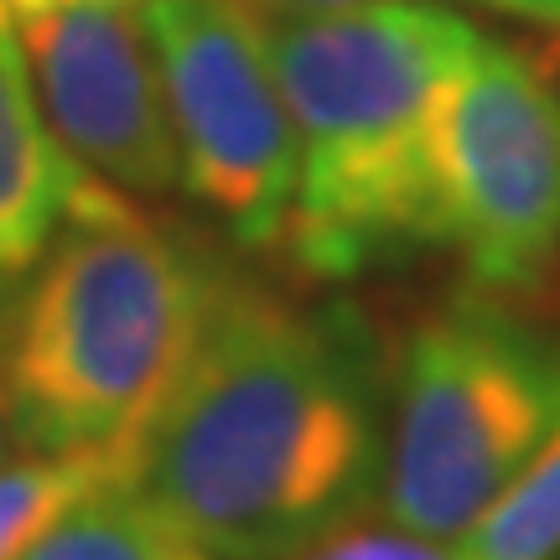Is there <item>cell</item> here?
I'll return each instance as SVG.
<instances>
[{"label":"cell","mask_w":560,"mask_h":560,"mask_svg":"<svg viewBox=\"0 0 560 560\" xmlns=\"http://www.w3.org/2000/svg\"><path fill=\"white\" fill-rule=\"evenodd\" d=\"M389 363L353 301L223 270L140 446V488L213 560H291L374 514Z\"/></svg>","instance_id":"cell-1"},{"label":"cell","mask_w":560,"mask_h":560,"mask_svg":"<svg viewBox=\"0 0 560 560\" xmlns=\"http://www.w3.org/2000/svg\"><path fill=\"white\" fill-rule=\"evenodd\" d=\"M255 16L296 136L280 255L322 285L436 244L431 115L478 26L425 0Z\"/></svg>","instance_id":"cell-2"},{"label":"cell","mask_w":560,"mask_h":560,"mask_svg":"<svg viewBox=\"0 0 560 560\" xmlns=\"http://www.w3.org/2000/svg\"><path fill=\"white\" fill-rule=\"evenodd\" d=\"M229 265L104 192L62 223L0 322L26 452H136L172 400Z\"/></svg>","instance_id":"cell-3"},{"label":"cell","mask_w":560,"mask_h":560,"mask_svg":"<svg viewBox=\"0 0 560 560\" xmlns=\"http://www.w3.org/2000/svg\"><path fill=\"white\" fill-rule=\"evenodd\" d=\"M560 431V317L545 296L467 285L410 327L389 369L374 514L462 540Z\"/></svg>","instance_id":"cell-4"},{"label":"cell","mask_w":560,"mask_h":560,"mask_svg":"<svg viewBox=\"0 0 560 560\" xmlns=\"http://www.w3.org/2000/svg\"><path fill=\"white\" fill-rule=\"evenodd\" d=\"M436 244L467 285L550 296L560 276V89L535 52L472 37L431 115Z\"/></svg>","instance_id":"cell-5"},{"label":"cell","mask_w":560,"mask_h":560,"mask_svg":"<svg viewBox=\"0 0 560 560\" xmlns=\"http://www.w3.org/2000/svg\"><path fill=\"white\" fill-rule=\"evenodd\" d=\"M156 47L177 187L240 249H280L296 136L249 0H140Z\"/></svg>","instance_id":"cell-6"},{"label":"cell","mask_w":560,"mask_h":560,"mask_svg":"<svg viewBox=\"0 0 560 560\" xmlns=\"http://www.w3.org/2000/svg\"><path fill=\"white\" fill-rule=\"evenodd\" d=\"M0 21L42 120L83 172L125 198L177 192V140L140 5L58 0L0 11Z\"/></svg>","instance_id":"cell-7"},{"label":"cell","mask_w":560,"mask_h":560,"mask_svg":"<svg viewBox=\"0 0 560 560\" xmlns=\"http://www.w3.org/2000/svg\"><path fill=\"white\" fill-rule=\"evenodd\" d=\"M109 182L83 172L47 130L21 52L0 21V291L16 285L89 202H100Z\"/></svg>","instance_id":"cell-8"},{"label":"cell","mask_w":560,"mask_h":560,"mask_svg":"<svg viewBox=\"0 0 560 560\" xmlns=\"http://www.w3.org/2000/svg\"><path fill=\"white\" fill-rule=\"evenodd\" d=\"M21 560H213L140 478L100 488L73 503Z\"/></svg>","instance_id":"cell-9"},{"label":"cell","mask_w":560,"mask_h":560,"mask_svg":"<svg viewBox=\"0 0 560 560\" xmlns=\"http://www.w3.org/2000/svg\"><path fill=\"white\" fill-rule=\"evenodd\" d=\"M125 478H140L136 452H32L0 462V560H21L73 503Z\"/></svg>","instance_id":"cell-10"},{"label":"cell","mask_w":560,"mask_h":560,"mask_svg":"<svg viewBox=\"0 0 560 560\" xmlns=\"http://www.w3.org/2000/svg\"><path fill=\"white\" fill-rule=\"evenodd\" d=\"M462 560H560V431L457 540Z\"/></svg>","instance_id":"cell-11"},{"label":"cell","mask_w":560,"mask_h":560,"mask_svg":"<svg viewBox=\"0 0 560 560\" xmlns=\"http://www.w3.org/2000/svg\"><path fill=\"white\" fill-rule=\"evenodd\" d=\"M291 560H462L457 540H425V535H410V529H395V524H348L342 535L312 545Z\"/></svg>","instance_id":"cell-12"},{"label":"cell","mask_w":560,"mask_h":560,"mask_svg":"<svg viewBox=\"0 0 560 560\" xmlns=\"http://www.w3.org/2000/svg\"><path fill=\"white\" fill-rule=\"evenodd\" d=\"M472 5H488L499 16L529 21V26H545V32H560V0H472Z\"/></svg>","instance_id":"cell-13"},{"label":"cell","mask_w":560,"mask_h":560,"mask_svg":"<svg viewBox=\"0 0 560 560\" xmlns=\"http://www.w3.org/2000/svg\"><path fill=\"white\" fill-rule=\"evenodd\" d=\"M260 11H359V5H384V0H249Z\"/></svg>","instance_id":"cell-14"},{"label":"cell","mask_w":560,"mask_h":560,"mask_svg":"<svg viewBox=\"0 0 560 560\" xmlns=\"http://www.w3.org/2000/svg\"><path fill=\"white\" fill-rule=\"evenodd\" d=\"M16 446V425H11V400H5V380H0V462Z\"/></svg>","instance_id":"cell-15"},{"label":"cell","mask_w":560,"mask_h":560,"mask_svg":"<svg viewBox=\"0 0 560 560\" xmlns=\"http://www.w3.org/2000/svg\"><path fill=\"white\" fill-rule=\"evenodd\" d=\"M21 5H58V0H0V11H21ZM83 5H140V0H83Z\"/></svg>","instance_id":"cell-16"}]
</instances>
